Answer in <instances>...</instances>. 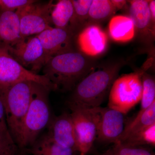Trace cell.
<instances>
[{"label": "cell", "instance_id": "19", "mask_svg": "<svg viewBox=\"0 0 155 155\" xmlns=\"http://www.w3.org/2000/svg\"><path fill=\"white\" fill-rule=\"evenodd\" d=\"M74 14L71 0H60L54 2L51 12V20L53 27L69 28Z\"/></svg>", "mask_w": 155, "mask_h": 155}, {"label": "cell", "instance_id": "9", "mask_svg": "<svg viewBox=\"0 0 155 155\" xmlns=\"http://www.w3.org/2000/svg\"><path fill=\"white\" fill-rule=\"evenodd\" d=\"M8 50L12 57L23 68L35 74H38L48 60L37 35L22 38Z\"/></svg>", "mask_w": 155, "mask_h": 155}, {"label": "cell", "instance_id": "20", "mask_svg": "<svg viewBox=\"0 0 155 155\" xmlns=\"http://www.w3.org/2000/svg\"><path fill=\"white\" fill-rule=\"evenodd\" d=\"M117 11L110 0H94L90 8L87 25H98L111 19Z\"/></svg>", "mask_w": 155, "mask_h": 155}, {"label": "cell", "instance_id": "6", "mask_svg": "<svg viewBox=\"0 0 155 155\" xmlns=\"http://www.w3.org/2000/svg\"><path fill=\"white\" fill-rule=\"evenodd\" d=\"M75 129L78 149L80 153L86 154L96 140L98 122V109L86 108L68 104Z\"/></svg>", "mask_w": 155, "mask_h": 155}, {"label": "cell", "instance_id": "30", "mask_svg": "<svg viewBox=\"0 0 155 155\" xmlns=\"http://www.w3.org/2000/svg\"><path fill=\"white\" fill-rule=\"evenodd\" d=\"M19 147L15 148L14 149L5 152L0 153V155H21L19 152Z\"/></svg>", "mask_w": 155, "mask_h": 155}, {"label": "cell", "instance_id": "7", "mask_svg": "<svg viewBox=\"0 0 155 155\" xmlns=\"http://www.w3.org/2000/svg\"><path fill=\"white\" fill-rule=\"evenodd\" d=\"M24 81H31L54 91L51 82L44 75L25 69L9 53L8 49L0 47V91Z\"/></svg>", "mask_w": 155, "mask_h": 155}, {"label": "cell", "instance_id": "26", "mask_svg": "<svg viewBox=\"0 0 155 155\" xmlns=\"http://www.w3.org/2000/svg\"><path fill=\"white\" fill-rule=\"evenodd\" d=\"M35 2V0H1L0 11H17Z\"/></svg>", "mask_w": 155, "mask_h": 155}, {"label": "cell", "instance_id": "22", "mask_svg": "<svg viewBox=\"0 0 155 155\" xmlns=\"http://www.w3.org/2000/svg\"><path fill=\"white\" fill-rule=\"evenodd\" d=\"M121 143L131 146L154 147L155 123L130 136Z\"/></svg>", "mask_w": 155, "mask_h": 155}, {"label": "cell", "instance_id": "31", "mask_svg": "<svg viewBox=\"0 0 155 155\" xmlns=\"http://www.w3.org/2000/svg\"><path fill=\"white\" fill-rule=\"evenodd\" d=\"M85 155L84 154H82V153H80V154H79V155Z\"/></svg>", "mask_w": 155, "mask_h": 155}, {"label": "cell", "instance_id": "23", "mask_svg": "<svg viewBox=\"0 0 155 155\" xmlns=\"http://www.w3.org/2000/svg\"><path fill=\"white\" fill-rule=\"evenodd\" d=\"M142 94L140 100V110L142 113L155 102V80L154 77L147 72L142 77Z\"/></svg>", "mask_w": 155, "mask_h": 155}, {"label": "cell", "instance_id": "5", "mask_svg": "<svg viewBox=\"0 0 155 155\" xmlns=\"http://www.w3.org/2000/svg\"><path fill=\"white\" fill-rule=\"evenodd\" d=\"M33 82L22 81L0 91L5 107L7 126L17 145L30 104Z\"/></svg>", "mask_w": 155, "mask_h": 155}, {"label": "cell", "instance_id": "15", "mask_svg": "<svg viewBox=\"0 0 155 155\" xmlns=\"http://www.w3.org/2000/svg\"><path fill=\"white\" fill-rule=\"evenodd\" d=\"M22 38L17 11H0V47L8 49Z\"/></svg>", "mask_w": 155, "mask_h": 155}, {"label": "cell", "instance_id": "18", "mask_svg": "<svg viewBox=\"0 0 155 155\" xmlns=\"http://www.w3.org/2000/svg\"><path fill=\"white\" fill-rule=\"evenodd\" d=\"M29 149L32 155H77L78 152L59 145L47 134L37 140Z\"/></svg>", "mask_w": 155, "mask_h": 155}, {"label": "cell", "instance_id": "14", "mask_svg": "<svg viewBox=\"0 0 155 155\" xmlns=\"http://www.w3.org/2000/svg\"><path fill=\"white\" fill-rule=\"evenodd\" d=\"M75 43L81 52L90 57H94L105 51L107 35L98 25H88L78 34Z\"/></svg>", "mask_w": 155, "mask_h": 155}, {"label": "cell", "instance_id": "28", "mask_svg": "<svg viewBox=\"0 0 155 155\" xmlns=\"http://www.w3.org/2000/svg\"><path fill=\"white\" fill-rule=\"evenodd\" d=\"M111 2L117 11L122 9L127 3V1L123 0H111Z\"/></svg>", "mask_w": 155, "mask_h": 155}, {"label": "cell", "instance_id": "24", "mask_svg": "<svg viewBox=\"0 0 155 155\" xmlns=\"http://www.w3.org/2000/svg\"><path fill=\"white\" fill-rule=\"evenodd\" d=\"M99 155H155L148 147L131 146L118 143Z\"/></svg>", "mask_w": 155, "mask_h": 155}, {"label": "cell", "instance_id": "10", "mask_svg": "<svg viewBox=\"0 0 155 155\" xmlns=\"http://www.w3.org/2000/svg\"><path fill=\"white\" fill-rule=\"evenodd\" d=\"M129 17L133 21L135 35L141 43L146 47L153 45L155 38V22L153 21L149 8V1H128Z\"/></svg>", "mask_w": 155, "mask_h": 155}, {"label": "cell", "instance_id": "12", "mask_svg": "<svg viewBox=\"0 0 155 155\" xmlns=\"http://www.w3.org/2000/svg\"><path fill=\"white\" fill-rule=\"evenodd\" d=\"M40 41L48 60L51 57L78 50L76 47V35L69 27H51L36 35Z\"/></svg>", "mask_w": 155, "mask_h": 155}, {"label": "cell", "instance_id": "21", "mask_svg": "<svg viewBox=\"0 0 155 155\" xmlns=\"http://www.w3.org/2000/svg\"><path fill=\"white\" fill-rule=\"evenodd\" d=\"M74 14L69 27L76 35L87 26L89 12L92 0H71Z\"/></svg>", "mask_w": 155, "mask_h": 155}, {"label": "cell", "instance_id": "25", "mask_svg": "<svg viewBox=\"0 0 155 155\" xmlns=\"http://www.w3.org/2000/svg\"><path fill=\"white\" fill-rule=\"evenodd\" d=\"M17 147L9 132L7 124L0 122V153L8 151Z\"/></svg>", "mask_w": 155, "mask_h": 155}, {"label": "cell", "instance_id": "13", "mask_svg": "<svg viewBox=\"0 0 155 155\" xmlns=\"http://www.w3.org/2000/svg\"><path fill=\"white\" fill-rule=\"evenodd\" d=\"M47 134L57 144L78 152L77 140L70 113L64 112L52 118Z\"/></svg>", "mask_w": 155, "mask_h": 155}, {"label": "cell", "instance_id": "11", "mask_svg": "<svg viewBox=\"0 0 155 155\" xmlns=\"http://www.w3.org/2000/svg\"><path fill=\"white\" fill-rule=\"evenodd\" d=\"M98 109L99 119L96 140L104 144L119 143L125 127L124 114L109 107Z\"/></svg>", "mask_w": 155, "mask_h": 155}, {"label": "cell", "instance_id": "2", "mask_svg": "<svg viewBox=\"0 0 155 155\" xmlns=\"http://www.w3.org/2000/svg\"><path fill=\"white\" fill-rule=\"evenodd\" d=\"M126 64L119 60L106 64L93 71L77 84L68 104L86 108L99 107L109 95L119 71Z\"/></svg>", "mask_w": 155, "mask_h": 155}, {"label": "cell", "instance_id": "32", "mask_svg": "<svg viewBox=\"0 0 155 155\" xmlns=\"http://www.w3.org/2000/svg\"><path fill=\"white\" fill-rule=\"evenodd\" d=\"M0 5H1V0H0Z\"/></svg>", "mask_w": 155, "mask_h": 155}, {"label": "cell", "instance_id": "1", "mask_svg": "<svg viewBox=\"0 0 155 155\" xmlns=\"http://www.w3.org/2000/svg\"><path fill=\"white\" fill-rule=\"evenodd\" d=\"M97 66L94 58L75 50L51 57L42 71L53 85L54 91H72Z\"/></svg>", "mask_w": 155, "mask_h": 155}, {"label": "cell", "instance_id": "27", "mask_svg": "<svg viewBox=\"0 0 155 155\" xmlns=\"http://www.w3.org/2000/svg\"><path fill=\"white\" fill-rule=\"evenodd\" d=\"M0 122L6 124L5 107L3 103L2 97L0 92Z\"/></svg>", "mask_w": 155, "mask_h": 155}, {"label": "cell", "instance_id": "8", "mask_svg": "<svg viewBox=\"0 0 155 155\" xmlns=\"http://www.w3.org/2000/svg\"><path fill=\"white\" fill-rule=\"evenodd\" d=\"M54 4L53 1H36L17 11L22 38L38 35L53 27L51 16Z\"/></svg>", "mask_w": 155, "mask_h": 155}, {"label": "cell", "instance_id": "16", "mask_svg": "<svg viewBox=\"0 0 155 155\" xmlns=\"http://www.w3.org/2000/svg\"><path fill=\"white\" fill-rule=\"evenodd\" d=\"M111 38L115 41L125 42L131 40L135 35L133 21L127 16L118 15L111 18L109 24Z\"/></svg>", "mask_w": 155, "mask_h": 155}, {"label": "cell", "instance_id": "4", "mask_svg": "<svg viewBox=\"0 0 155 155\" xmlns=\"http://www.w3.org/2000/svg\"><path fill=\"white\" fill-rule=\"evenodd\" d=\"M153 61V58H150L140 69L117 77L109 93L108 107L125 115L140 101L142 77L151 66Z\"/></svg>", "mask_w": 155, "mask_h": 155}, {"label": "cell", "instance_id": "3", "mask_svg": "<svg viewBox=\"0 0 155 155\" xmlns=\"http://www.w3.org/2000/svg\"><path fill=\"white\" fill-rule=\"evenodd\" d=\"M50 91L46 87L33 82L30 104L17 144L19 148L33 145L39 134L49 123L52 118L49 103Z\"/></svg>", "mask_w": 155, "mask_h": 155}, {"label": "cell", "instance_id": "17", "mask_svg": "<svg viewBox=\"0 0 155 155\" xmlns=\"http://www.w3.org/2000/svg\"><path fill=\"white\" fill-rule=\"evenodd\" d=\"M154 123L155 102L143 113H137L133 120L125 125L119 143L122 142L130 136Z\"/></svg>", "mask_w": 155, "mask_h": 155}, {"label": "cell", "instance_id": "29", "mask_svg": "<svg viewBox=\"0 0 155 155\" xmlns=\"http://www.w3.org/2000/svg\"><path fill=\"white\" fill-rule=\"evenodd\" d=\"M149 8L153 21L155 22V1H149Z\"/></svg>", "mask_w": 155, "mask_h": 155}]
</instances>
